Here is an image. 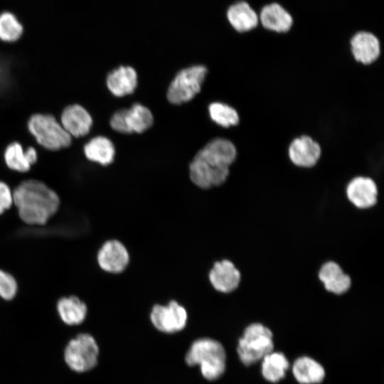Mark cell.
<instances>
[{"label": "cell", "mask_w": 384, "mask_h": 384, "mask_svg": "<svg viewBox=\"0 0 384 384\" xmlns=\"http://www.w3.org/2000/svg\"><path fill=\"white\" fill-rule=\"evenodd\" d=\"M14 203L13 191L5 182L0 181V215Z\"/></svg>", "instance_id": "cell-28"}, {"label": "cell", "mask_w": 384, "mask_h": 384, "mask_svg": "<svg viewBox=\"0 0 384 384\" xmlns=\"http://www.w3.org/2000/svg\"><path fill=\"white\" fill-rule=\"evenodd\" d=\"M83 153L87 160L107 166L114 160L115 149L110 139L104 136H97L84 145Z\"/></svg>", "instance_id": "cell-20"}, {"label": "cell", "mask_w": 384, "mask_h": 384, "mask_svg": "<svg viewBox=\"0 0 384 384\" xmlns=\"http://www.w3.org/2000/svg\"><path fill=\"white\" fill-rule=\"evenodd\" d=\"M262 361V373L266 380L272 383L282 379L289 366L285 356L279 352L272 351Z\"/></svg>", "instance_id": "cell-23"}, {"label": "cell", "mask_w": 384, "mask_h": 384, "mask_svg": "<svg viewBox=\"0 0 384 384\" xmlns=\"http://www.w3.org/2000/svg\"><path fill=\"white\" fill-rule=\"evenodd\" d=\"M272 350V333L260 322H252L245 329L237 348L239 358L245 366L262 360Z\"/></svg>", "instance_id": "cell-5"}, {"label": "cell", "mask_w": 384, "mask_h": 384, "mask_svg": "<svg viewBox=\"0 0 384 384\" xmlns=\"http://www.w3.org/2000/svg\"><path fill=\"white\" fill-rule=\"evenodd\" d=\"M27 129L37 144L48 151H60L72 144L73 138L51 114H33L28 119Z\"/></svg>", "instance_id": "cell-4"}, {"label": "cell", "mask_w": 384, "mask_h": 384, "mask_svg": "<svg viewBox=\"0 0 384 384\" xmlns=\"http://www.w3.org/2000/svg\"><path fill=\"white\" fill-rule=\"evenodd\" d=\"M321 154V144L307 134L294 138L287 148L289 161L294 166L302 169H310L316 166Z\"/></svg>", "instance_id": "cell-9"}, {"label": "cell", "mask_w": 384, "mask_h": 384, "mask_svg": "<svg viewBox=\"0 0 384 384\" xmlns=\"http://www.w3.org/2000/svg\"><path fill=\"white\" fill-rule=\"evenodd\" d=\"M4 161L9 169L19 173L28 171L33 166L23 145L16 141L9 143L5 148Z\"/></svg>", "instance_id": "cell-24"}, {"label": "cell", "mask_w": 384, "mask_h": 384, "mask_svg": "<svg viewBox=\"0 0 384 384\" xmlns=\"http://www.w3.org/2000/svg\"><path fill=\"white\" fill-rule=\"evenodd\" d=\"M57 311L65 324L73 326L83 322L87 316V308L78 297L70 296L62 297L58 300Z\"/></svg>", "instance_id": "cell-21"}, {"label": "cell", "mask_w": 384, "mask_h": 384, "mask_svg": "<svg viewBox=\"0 0 384 384\" xmlns=\"http://www.w3.org/2000/svg\"><path fill=\"white\" fill-rule=\"evenodd\" d=\"M60 123L72 138L86 136L90 131L93 120L89 112L80 104H70L60 113Z\"/></svg>", "instance_id": "cell-15"}, {"label": "cell", "mask_w": 384, "mask_h": 384, "mask_svg": "<svg viewBox=\"0 0 384 384\" xmlns=\"http://www.w3.org/2000/svg\"><path fill=\"white\" fill-rule=\"evenodd\" d=\"M225 18L233 30L240 34L250 32L260 26L258 14L245 1L230 4L225 11Z\"/></svg>", "instance_id": "cell-16"}, {"label": "cell", "mask_w": 384, "mask_h": 384, "mask_svg": "<svg viewBox=\"0 0 384 384\" xmlns=\"http://www.w3.org/2000/svg\"><path fill=\"white\" fill-rule=\"evenodd\" d=\"M187 318L186 309L175 300L170 301L166 305H154L150 314L154 326L167 334L182 330L186 325Z\"/></svg>", "instance_id": "cell-11"}, {"label": "cell", "mask_w": 384, "mask_h": 384, "mask_svg": "<svg viewBox=\"0 0 384 384\" xmlns=\"http://www.w3.org/2000/svg\"><path fill=\"white\" fill-rule=\"evenodd\" d=\"M23 33V26L17 17L9 11L0 14V41L14 43Z\"/></svg>", "instance_id": "cell-26"}, {"label": "cell", "mask_w": 384, "mask_h": 384, "mask_svg": "<svg viewBox=\"0 0 384 384\" xmlns=\"http://www.w3.org/2000/svg\"><path fill=\"white\" fill-rule=\"evenodd\" d=\"M100 267L110 274L122 273L129 265V254L124 245L117 240L103 243L97 255Z\"/></svg>", "instance_id": "cell-14"}, {"label": "cell", "mask_w": 384, "mask_h": 384, "mask_svg": "<svg viewBox=\"0 0 384 384\" xmlns=\"http://www.w3.org/2000/svg\"><path fill=\"white\" fill-rule=\"evenodd\" d=\"M18 289L15 278L9 272L0 270V297L5 300L14 298Z\"/></svg>", "instance_id": "cell-27"}, {"label": "cell", "mask_w": 384, "mask_h": 384, "mask_svg": "<svg viewBox=\"0 0 384 384\" xmlns=\"http://www.w3.org/2000/svg\"><path fill=\"white\" fill-rule=\"evenodd\" d=\"M208 280L218 293L228 294L238 288L241 273L233 261L221 259L215 261L210 269Z\"/></svg>", "instance_id": "cell-13"}, {"label": "cell", "mask_w": 384, "mask_h": 384, "mask_svg": "<svg viewBox=\"0 0 384 384\" xmlns=\"http://www.w3.org/2000/svg\"><path fill=\"white\" fill-rule=\"evenodd\" d=\"M292 372L296 380L302 384L321 383L325 375L322 366L306 356L300 357L294 361Z\"/></svg>", "instance_id": "cell-22"}, {"label": "cell", "mask_w": 384, "mask_h": 384, "mask_svg": "<svg viewBox=\"0 0 384 384\" xmlns=\"http://www.w3.org/2000/svg\"><path fill=\"white\" fill-rule=\"evenodd\" d=\"M211 119L223 127H230L239 124L240 116L237 110L227 104L215 102L208 107Z\"/></svg>", "instance_id": "cell-25"}, {"label": "cell", "mask_w": 384, "mask_h": 384, "mask_svg": "<svg viewBox=\"0 0 384 384\" xmlns=\"http://www.w3.org/2000/svg\"><path fill=\"white\" fill-rule=\"evenodd\" d=\"M153 122V115L147 107L134 104L129 109L115 112L110 119V126L120 133H142L151 127Z\"/></svg>", "instance_id": "cell-8"}, {"label": "cell", "mask_w": 384, "mask_h": 384, "mask_svg": "<svg viewBox=\"0 0 384 384\" xmlns=\"http://www.w3.org/2000/svg\"><path fill=\"white\" fill-rule=\"evenodd\" d=\"M99 348L95 338L88 334H80L71 339L64 351L68 366L77 373L92 369L97 363Z\"/></svg>", "instance_id": "cell-6"}, {"label": "cell", "mask_w": 384, "mask_h": 384, "mask_svg": "<svg viewBox=\"0 0 384 384\" xmlns=\"http://www.w3.org/2000/svg\"><path fill=\"white\" fill-rule=\"evenodd\" d=\"M108 90L116 97L132 94L137 85V75L130 66H120L111 71L106 79Z\"/></svg>", "instance_id": "cell-19"}, {"label": "cell", "mask_w": 384, "mask_h": 384, "mask_svg": "<svg viewBox=\"0 0 384 384\" xmlns=\"http://www.w3.org/2000/svg\"><path fill=\"white\" fill-rule=\"evenodd\" d=\"M237 154V149L231 141L224 138L211 140L190 164L191 181L203 189L223 185L229 178L230 167L236 160Z\"/></svg>", "instance_id": "cell-1"}, {"label": "cell", "mask_w": 384, "mask_h": 384, "mask_svg": "<svg viewBox=\"0 0 384 384\" xmlns=\"http://www.w3.org/2000/svg\"><path fill=\"white\" fill-rule=\"evenodd\" d=\"M13 199L20 218L28 225H44L60 206L57 193L37 179L22 181L13 191Z\"/></svg>", "instance_id": "cell-2"}, {"label": "cell", "mask_w": 384, "mask_h": 384, "mask_svg": "<svg viewBox=\"0 0 384 384\" xmlns=\"http://www.w3.org/2000/svg\"><path fill=\"white\" fill-rule=\"evenodd\" d=\"M258 16L260 26L262 28L277 34L287 33L291 30L294 23L290 13L276 2L264 6Z\"/></svg>", "instance_id": "cell-17"}, {"label": "cell", "mask_w": 384, "mask_h": 384, "mask_svg": "<svg viewBox=\"0 0 384 384\" xmlns=\"http://www.w3.org/2000/svg\"><path fill=\"white\" fill-rule=\"evenodd\" d=\"M225 349L218 341L203 338L196 340L186 355L190 366L198 365L203 376L209 380L219 378L225 368Z\"/></svg>", "instance_id": "cell-3"}, {"label": "cell", "mask_w": 384, "mask_h": 384, "mask_svg": "<svg viewBox=\"0 0 384 384\" xmlns=\"http://www.w3.org/2000/svg\"><path fill=\"white\" fill-rule=\"evenodd\" d=\"M318 278L326 292L337 296L347 292L351 286V279L348 274L338 263L331 260L321 266Z\"/></svg>", "instance_id": "cell-18"}, {"label": "cell", "mask_w": 384, "mask_h": 384, "mask_svg": "<svg viewBox=\"0 0 384 384\" xmlns=\"http://www.w3.org/2000/svg\"><path fill=\"white\" fill-rule=\"evenodd\" d=\"M379 193L377 182L373 178L364 175L353 177L345 188L347 200L359 210L374 207L378 203Z\"/></svg>", "instance_id": "cell-10"}, {"label": "cell", "mask_w": 384, "mask_h": 384, "mask_svg": "<svg viewBox=\"0 0 384 384\" xmlns=\"http://www.w3.org/2000/svg\"><path fill=\"white\" fill-rule=\"evenodd\" d=\"M207 73L203 65H194L179 71L171 82L167 99L174 105L191 100L201 90Z\"/></svg>", "instance_id": "cell-7"}, {"label": "cell", "mask_w": 384, "mask_h": 384, "mask_svg": "<svg viewBox=\"0 0 384 384\" xmlns=\"http://www.w3.org/2000/svg\"><path fill=\"white\" fill-rule=\"evenodd\" d=\"M349 50L352 58L363 65L375 63L382 54L379 38L367 31H357L351 37Z\"/></svg>", "instance_id": "cell-12"}]
</instances>
